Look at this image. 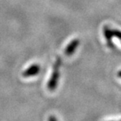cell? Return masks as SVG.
Returning <instances> with one entry per match:
<instances>
[{
  "label": "cell",
  "instance_id": "cell-1",
  "mask_svg": "<svg viewBox=\"0 0 121 121\" xmlns=\"http://www.w3.org/2000/svg\"><path fill=\"white\" fill-rule=\"evenodd\" d=\"M61 65V60L60 57L55 60L54 65L53 66V72L50 76V78L47 83V88L50 91H54L57 88V83L60 78V67Z\"/></svg>",
  "mask_w": 121,
  "mask_h": 121
},
{
  "label": "cell",
  "instance_id": "cell-2",
  "mask_svg": "<svg viewBox=\"0 0 121 121\" xmlns=\"http://www.w3.org/2000/svg\"><path fill=\"white\" fill-rule=\"evenodd\" d=\"M39 72H40V66L38 64H34L29 66L27 69H25L23 72L22 76L24 77H25V78H28V77L36 76V75L39 73Z\"/></svg>",
  "mask_w": 121,
  "mask_h": 121
},
{
  "label": "cell",
  "instance_id": "cell-3",
  "mask_svg": "<svg viewBox=\"0 0 121 121\" xmlns=\"http://www.w3.org/2000/svg\"><path fill=\"white\" fill-rule=\"evenodd\" d=\"M79 45V39H74L70 42L65 50V54L66 56H71L75 53L77 47Z\"/></svg>",
  "mask_w": 121,
  "mask_h": 121
},
{
  "label": "cell",
  "instance_id": "cell-4",
  "mask_svg": "<svg viewBox=\"0 0 121 121\" xmlns=\"http://www.w3.org/2000/svg\"><path fill=\"white\" fill-rule=\"evenodd\" d=\"M103 34L105 38L106 43H107V45L108 47L110 48H113L114 46H113V43H112V29L109 28L108 26H105L103 28Z\"/></svg>",
  "mask_w": 121,
  "mask_h": 121
},
{
  "label": "cell",
  "instance_id": "cell-5",
  "mask_svg": "<svg viewBox=\"0 0 121 121\" xmlns=\"http://www.w3.org/2000/svg\"><path fill=\"white\" fill-rule=\"evenodd\" d=\"M112 34L113 37L117 38L120 40H121V31L117 29H112Z\"/></svg>",
  "mask_w": 121,
  "mask_h": 121
},
{
  "label": "cell",
  "instance_id": "cell-6",
  "mask_svg": "<svg viewBox=\"0 0 121 121\" xmlns=\"http://www.w3.org/2000/svg\"><path fill=\"white\" fill-rule=\"evenodd\" d=\"M117 76L120 77V78H121V70H120L119 72H118V73H117Z\"/></svg>",
  "mask_w": 121,
  "mask_h": 121
},
{
  "label": "cell",
  "instance_id": "cell-7",
  "mask_svg": "<svg viewBox=\"0 0 121 121\" xmlns=\"http://www.w3.org/2000/svg\"><path fill=\"white\" fill-rule=\"evenodd\" d=\"M49 120H57V119L55 117H50Z\"/></svg>",
  "mask_w": 121,
  "mask_h": 121
}]
</instances>
